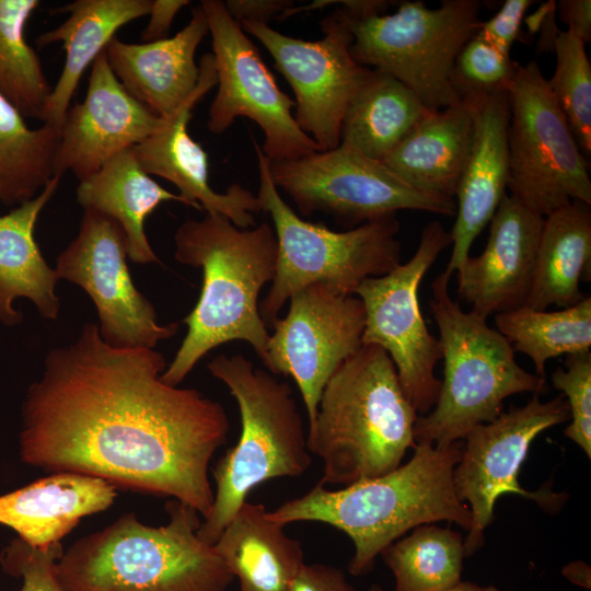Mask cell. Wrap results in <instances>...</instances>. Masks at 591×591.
Wrapping results in <instances>:
<instances>
[{"instance_id":"cell-1","label":"cell","mask_w":591,"mask_h":591,"mask_svg":"<svg viewBox=\"0 0 591 591\" xmlns=\"http://www.w3.org/2000/svg\"><path fill=\"white\" fill-rule=\"evenodd\" d=\"M166 367L154 348L111 346L96 324H84L73 343L49 350L27 390L21 460L172 498L206 519L209 464L227 442L228 414L197 390L165 383Z\"/></svg>"},{"instance_id":"cell-2","label":"cell","mask_w":591,"mask_h":591,"mask_svg":"<svg viewBox=\"0 0 591 591\" xmlns=\"http://www.w3.org/2000/svg\"><path fill=\"white\" fill-rule=\"evenodd\" d=\"M462 448L463 440L445 447L416 443L412 459L384 475L337 490L318 482L268 517L285 526L315 521L344 532L355 546L349 573L367 575L387 546L419 525L447 521L468 531L472 513L452 482Z\"/></svg>"},{"instance_id":"cell-3","label":"cell","mask_w":591,"mask_h":591,"mask_svg":"<svg viewBox=\"0 0 591 591\" xmlns=\"http://www.w3.org/2000/svg\"><path fill=\"white\" fill-rule=\"evenodd\" d=\"M175 259L202 270V287L173 361L161 379L177 386L196 363L216 347L242 340L262 362L269 338L259 313V294L276 273L278 242L274 227L264 222L241 229L227 217L206 213L187 220L175 232Z\"/></svg>"},{"instance_id":"cell-4","label":"cell","mask_w":591,"mask_h":591,"mask_svg":"<svg viewBox=\"0 0 591 591\" xmlns=\"http://www.w3.org/2000/svg\"><path fill=\"white\" fill-rule=\"evenodd\" d=\"M418 413L389 354L362 345L325 384L306 444L323 462L322 485L348 486L384 475L416 445Z\"/></svg>"},{"instance_id":"cell-5","label":"cell","mask_w":591,"mask_h":591,"mask_svg":"<svg viewBox=\"0 0 591 591\" xmlns=\"http://www.w3.org/2000/svg\"><path fill=\"white\" fill-rule=\"evenodd\" d=\"M165 510V525L125 513L73 543L56 566L62 591H227L234 576L198 537L200 514L175 499Z\"/></svg>"},{"instance_id":"cell-6","label":"cell","mask_w":591,"mask_h":591,"mask_svg":"<svg viewBox=\"0 0 591 591\" xmlns=\"http://www.w3.org/2000/svg\"><path fill=\"white\" fill-rule=\"evenodd\" d=\"M208 370L229 389L241 418L236 444L212 470L213 505L197 531L202 542L213 545L254 487L277 477L301 476L312 457L289 383L240 354L215 357Z\"/></svg>"},{"instance_id":"cell-7","label":"cell","mask_w":591,"mask_h":591,"mask_svg":"<svg viewBox=\"0 0 591 591\" xmlns=\"http://www.w3.org/2000/svg\"><path fill=\"white\" fill-rule=\"evenodd\" d=\"M450 279L442 271L431 283L443 380L434 406L418 416L414 428L416 443L436 447L461 441L475 427L497 418L507 397L546 391L545 379L517 362L511 345L487 318L463 311L451 298Z\"/></svg>"},{"instance_id":"cell-8","label":"cell","mask_w":591,"mask_h":591,"mask_svg":"<svg viewBox=\"0 0 591 591\" xmlns=\"http://www.w3.org/2000/svg\"><path fill=\"white\" fill-rule=\"evenodd\" d=\"M262 211L269 213L278 242L271 286L259 302V313L271 326L278 313L299 290L323 282L355 294L362 281L383 276L402 264L399 222L395 217L368 222L347 231H333L303 220L275 186L269 160L254 140Z\"/></svg>"},{"instance_id":"cell-9","label":"cell","mask_w":591,"mask_h":591,"mask_svg":"<svg viewBox=\"0 0 591 591\" xmlns=\"http://www.w3.org/2000/svg\"><path fill=\"white\" fill-rule=\"evenodd\" d=\"M480 7L477 0H443L436 9L403 1L394 13L360 18L344 7L354 37L350 54L360 66L405 84L429 109L445 108L462 100L452 76L460 51L478 30Z\"/></svg>"},{"instance_id":"cell-10","label":"cell","mask_w":591,"mask_h":591,"mask_svg":"<svg viewBox=\"0 0 591 591\" xmlns=\"http://www.w3.org/2000/svg\"><path fill=\"white\" fill-rule=\"evenodd\" d=\"M508 99L509 195L542 217L591 206L589 162L535 60L519 65Z\"/></svg>"},{"instance_id":"cell-11","label":"cell","mask_w":591,"mask_h":591,"mask_svg":"<svg viewBox=\"0 0 591 591\" xmlns=\"http://www.w3.org/2000/svg\"><path fill=\"white\" fill-rule=\"evenodd\" d=\"M273 182L303 216L323 212L349 229L418 210L453 217L455 199L403 181L383 162L339 143L283 161H269Z\"/></svg>"},{"instance_id":"cell-12","label":"cell","mask_w":591,"mask_h":591,"mask_svg":"<svg viewBox=\"0 0 591 591\" xmlns=\"http://www.w3.org/2000/svg\"><path fill=\"white\" fill-rule=\"evenodd\" d=\"M449 245L451 232L431 221L406 263L366 279L355 291L364 309L362 345H376L389 354L404 394L421 415L432 409L439 396L441 380L434 375V367L442 359V349L422 317L418 292L424 276Z\"/></svg>"},{"instance_id":"cell-13","label":"cell","mask_w":591,"mask_h":591,"mask_svg":"<svg viewBox=\"0 0 591 591\" xmlns=\"http://www.w3.org/2000/svg\"><path fill=\"white\" fill-rule=\"evenodd\" d=\"M569 417L563 394L547 402L533 394L525 405L502 412L463 439L452 482L457 498L472 513L471 528L464 537L466 557L484 545L485 530L491 524L496 501L502 495H519L547 512H556L565 505L568 495L555 493L547 484L535 491L525 490L519 483V473L536 437Z\"/></svg>"},{"instance_id":"cell-14","label":"cell","mask_w":591,"mask_h":591,"mask_svg":"<svg viewBox=\"0 0 591 591\" xmlns=\"http://www.w3.org/2000/svg\"><path fill=\"white\" fill-rule=\"evenodd\" d=\"M240 25L263 44L291 86L300 129L321 151L338 147L345 112L372 70L360 66L350 54L354 37L349 12L340 4L324 18V36L317 40L291 37L255 21H242Z\"/></svg>"},{"instance_id":"cell-15","label":"cell","mask_w":591,"mask_h":591,"mask_svg":"<svg viewBox=\"0 0 591 591\" xmlns=\"http://www.w3.org/2000/svg\"><path fill=\"white\" fill-rule=\"evenodd\" d=\"M212 38L217 94L207 127L220 135L237 117L255 121L265 140L260 148L269 161L298 159L321 151L302 131L291 111L294 102L276 83L257 47L220 0L200 3Z\"/></svg>"},{"instance_id":"cell-16","label":"cell","mask_w":591,"mask_h":591,"mask_svg":"<svg viewBox=\"0 0 591 591\" xmlns=\"http://www.w3.org/2000/svg\"><path fill=\"white\" fill-rule=\"evenodd\" d=\"M288 302L286 316L271 325L263 364L274 375L294 380L310 427L325 384L362 346L364 309L357 296L323 282L299 290Z\"/></svg>"},{"instance_id":"cell-17","label":"cell","mask_w":591,"mask_h":591,"mask_svg":"<svg viewBox=\"0 0 591 591\" xmlns=\"http://www.w3.org/2000/svg\"><path fill=\"white\" fill-rule=\"evenodd\" d=\"M127 240L111 217L83 209L78 235L57 258L58 279L81 287L94 302L105 343L154 348L173 337L178 323L162 325L153 304L136 288L126 263Z\"/></svg>"},{"instance_id":"cell-18","label":"cell","mask_w":591,"mask_h":591,"mask_svg":"<svg viewBox=\"0 0 591 591\" xmlns=\"http://www.w3.org/2000/svg\"><path fill=\"white\" fill-rule=\"evenodd\" d=\"M164 118L132 97L118 81L105 49L92 63L86 95L68 109L60 126L54 173L79 181L160 129Z\"/></svg>"},{"instance_id":"cell-19","label":"cell","mask_w":591,"mask_h":591,"mask_svg":"<svg viewBox=\"0 0 591 591\" xmlns=\"http://www.w3.org/2000/svg\"><path fill=\"white\" fill-rule=\"evenodd\" d=\"M215 85V58L208 53L200 58L198 84L188 100L131 151L143 172L175 185L189 207L222 215L237 228L247 229L255 225L254 215L262 211L257 195L237 183L225 193L213 190L209 185L208 154L187 130L193 108Z\"/></svg>"},{"instance_id":"cell-20","label":"cell","mask_w":591,"mask_h":591,"mask_svg":"<svg viewBox=\"0 0 591 591\" xmlns=\"http://www.w3.org/2000/svg\"><path fill=\"white\" fill-rule=\"evenodd\" d=\"M486 246L457 269V294L488 318L525 304L544 217L506 194L490 219Z\"/></svg>"},{"instance_id":"cell-21","label":"cell","mask_w":591,"mask_h":591,"mask_svg":"<svg viewBox=\"0 0 591 591\" xmlns=\"http://www.w3.org/2000/svg\"><path fill=\"white\" fill-rule=\"evenodd\" d=\"M464 97L472 101L475 128L455 194V223L450 231L452 253L444 270L449 277L470 256L472 244L507 194L509 181L508 92Z\"/></svg>"},{"instance_id":"cell-22","label":"cell","mask_w":591,"mask_h":591,"mask_svg":"<svg viewBox=\"0 0 591 591\" xmlns=\"http://www.w3.org/2000/svg\"><path fill=\"white\" fill-rule=\"evenodd\" d=\"M209 33L201 5L188 24L171 38L130 44L114 37L105 53L125 90L161 118L173 114L195 91L199 66L195 53Z\"/></svg>"},{"instance_id":"cell-23","label":"cell","mask_w":591,"mask_h":591,"mask_svg":"<svg viewBox=\"0 0 591 591\" xmlns=\"http://www.w3.org/2000/svg\"><path fill=\"white\" fill-rule=\"evenodd\" d=\"M116 487L90 475L59 472L0 496V524L34 548L45 549L86 515L108 509Z\"/></svg>"},{"instance_id":"cell-24","label":"cell","mask_w":591,"mask_h":591,"mask_svg":"<svg viewBox=\"0 0 591 591\" xmlns=\"http://www.w3.org/2000/svg\"><path fill=\"white\" fill-rule=\"evenodd\" d=\"M474 128L472 101L463 97L431 111L382 162L412 186L455 199Z\"/></svg>"},{"instance_id":"cell-25","label":"cell","mask_w":591,"mask_h":591,"mask_svg":"<svg viewBox=\"0 0 591 591\" xmlns=\"http://www.w3.org/2000/svg\"><path fill=\"white\" fill-rule=\"evenodd\" d=\"M150 8L151 0H76L55 10L68 18L35 40L39 47L60 42L66 53L61 73L44 108L43 124L60 128L85 69L120 27L149 15Z\"/></svg>"},{"instance_id":"cell-26","label":"cell","mask_w":591,"mask_h":591,"mask_svg":"<svg viewBox=\"0 0 591 591\" xmlns=\"http://www.w3.org/2000/svg\"><path fill=\"white\" fill-rule=\"evenodd\" d=\"M60 178L54 176L34 198L0 216V322L4 325L23 321V314L13 308L16 298L31 300L47 320L58 317L60 300L55 289L59 279L42 255L34 228Z\"/></svg>"},{"instance_id":"cell-27","label":"cell","mask_w":591,"mask_h":591,"mask_svg":"<svg viewBox=\"0 0 591 591\" xmlns=\"http://www.w3.org/2000/svg\"><path fill=\"white\" fill-rule=\"evenodd\" d=\"M271 520L262 503L245 501L224 528L213 547L241 591H291L304 565L300 541Z\"/></svg>"},{"instance_id":"cell-28","label":"cell","mask_w":591,"mask_h":591,"mask_svg":"<svg viewBox=\"0 0 591 591\" xmlns=\"http://www.w3.org/2000/svg\"><path fill=\"white\" fill-rule=\"evenodd\" d=\"M590 207L572 200L544 217L525 306L565 309L586 298L580 282L591 279Z\"/></svg>"},{"instance_id":"cell-29","label":"cell","mask_w":591,"mask_h":591,"mask_svg":"<svg viewBox=\"0 0 591 591\" xmlns=\"http://www.w3.org/2000/svg\"><path fill=\"white\" fill-rule=\"evenodd\" d=\"M77 200L83 209H94L113 218L124 230L127 255L138 264L160 263L144 231L146 219L164 201H179V195L163 188L137 163L127 149L97 172L80 181Z\"/></svg>"},{"instance_id":"cell-30","label":"cell","mask_w":591,"mask_h":591,"mask_svg":"<svg viewBox=\"0 0 591 591\" xmlns=\"http://www.w3.org/2000/svg\"><path fill=\"white\" fill-rule=\"evenodd\" d=\"M430 112L405 84L371 70L345 112L340 143L382 162Z\"/></svg>"},{"instance_id":"cell-31","label":"cell","mask_w":591,"mask_h":591,"mask_svg":"<svg viewBox=\"0 0 591 591\" xmlns=\"http://www.w3.org/2000/svg\"><path fill=\"white\" fill-rule=\"evenodd\" d=\"M60 128H31L25 117L0 94V201L19 206L40 193L55 176Z\"/></svg>"},{"instance_id":"cell-32","label":"cell","mask_w":591,"mask_h":591,"mask_svg":"<svg viewBox=\"0 0 591 591\" xmlns=\"http://www.w3.org/2000/svg\"><path fill=\"white\" fill-rule=\"evenodd\" d=\"M494 316L496 329L514 352L531 359L535 374L543 379L549 359L590 351V296L557 311H537L522 305Z\"/></svg>"},{"instance_id":"cell-33","label":"cell","mask_w":591,"mask_h":591,"mask_svg":"<svg viewBox=\"0 0 591 591\" xmlns=\"http://www.w3.org/2000/svg\"><path fill=\"white\" fill-rule=\"evenodd\" d=\"M392 571L394 591H450L462 581L466 558L457 531L422 524L380 555Z\"/></svg>"},{"instance_id":"cell-34","label":"cell","mask_w":591,"mask_h":591,"mask_svg":"<svg viewBox=\"0 0 591 591\" xmlns=\"http://www.w3.org/2000/svg\"><path fill=\"white\" fill-rule=\"evenodd\" d=\"M38 0H0V94L25 118L42 121L51 86L25 27Z\"/></svg>"},{"instance_id":"cell-35","label":"cell","mask_w":591,"mask_h":591,"mask_svg":"<svg viewBox=\"0 0 591 591\" xmlns=\"http://www.w3.org/2000/svg\"><path fill=\"white\" fill-rule=\"evenodd\" d=\"M586 45L572 32L557 28L553 38L556 67L547 84L581 152L590 159L591 65Z\"/></svg>"},{"instance_id":"cell-36","label":"cell","mask_w":591,"mask_h":591,"mask_svg":"<svg viewBox=\"0 0 591 591\" xmlns=\"http://www.w3.org/2000/svg\"><path fill=\"white\" fill-rule=\"evenodd\" d=\"M519 63L476 34L460 51L452 76L454 90L462 99L508 92Z\"/></svg>"},{"instance_id":"cell-37","label":"cell","mask_w":591,"mask_h":591,"mask_svg":"<svg viewBox=\"0 0 591 591\" xmlns=\"http://www.w3.org/2000/svg\"><path fill=\"white\" fill-rule=\"evenodd\" d=\"M553 386L560 391L569 406L571 419L565 436L591 457V352L568 355L564 367L552 374Z\"/></svg>"},{"instance_id":"cell-38","label":"cell","mask_w":591,"mask_h":591,"mask_svg":"<svg viewBox=\"0 0 591 591\" xmlns=\"http://www.w3.org/2000/svg\"><path fill=\"white\" fill-rule=\"evenodd\" d=\"M62 555L60 542L39 549L16 537L2 549L0 564L7 573L22 578L20 591H62L56 571Z\"/></svg>"},{"instance_id":"cell-39","label":"cell","mask_w":591,"mask_h":591,"mask_svg":"<svg viewBox=\"0 0 591 591\" xmlns=\"http://www.w3.org/2000/svg\"><path fill=\"white\" fill-rule=\"evenodd\" d=\"M532 0H506L489 20L479 23L476 35L503 54L510 55Z\"/></svg>"},{"instance_id":"cell-40","label":"cell","mask_w":591,"mask_h":591,"mask_svg":"<svg viewBox=\"0 0 591 591\" xmlns=\"http://www.w3.org/2000/svg\"><path fill=\"white\" fill-rule=\"evenodd\" d=\"M291 591H357L345 572L325 564H305L296 577Z\"/></svg>"},{"instance_id":"cell-41","label":"cell","mask_w":591,"mask_h":591,"mask_svg":"<svg viewBox=\"0 0 591 591\" xmlns=\"http://www.w3.org/2000/svg\"><path fill=\"white\" fill-rule=\"evenodd\" d=\"M224 5L230 15L237 21H255L268 24L271 19L280 15L294 5L288 0H227Z\"/></svg>"},{"instance_id":"cell-42","label":"cell","mask_w":591,"mask_h":591,"mask_svg":"<svg viewBox=\"0 0 591 591\" xmlns=\"http://www.w3.org/2000/svg\"><path fill=\"white\" fill-rule=\"evenodd\" d=\"M188 4L187 0H151L150 19L141 34V39L150 43L166 38L175 15Z\"/></svg>"},{"instance_id":"cell-43","label":"cell","mask_w":591,"mask_h":591,"mask_svg":"<svg viewBox=\"0 0 591 591\" xmlns=\"http://www.w3.org/2000/svg\"><path fill=\"white\" fill-rule=\"evenodd\" d=\"M555 8L568 31L579 36L586 44L591 40L590 0H560Z\"/></svg>"},{"instance_id":"cell-44","label":"cell","mask_w":591,"mask_h":591,"mask_svg":"<svg viewBox=\"0 0 591 591\" xmlns=\"http://www.w3.org/2000/svg\"><path fill=\"white\" fill-rule=\"evenodd\" d=\"M563 575L573 584L590 589L591 570L586 563L577 560L568 564L564 567Z\"/></svg>"},{"instance_id":"cell-45","label":"cell","mask_w":591,"mask_h":591,"mask_svg":"<svg viewBox=\"0 0 591 591\" xmlns=\"http://www.w3.org/2000/svg\"><path fill=\"white\" fill-rule=\"evenodd\" d=\"M450 591H501L495 586H482L471 581L462 580Z\"/></svg>"},{"instance_id":"cell-46","label":"cell","mask_w":591,"mask_h":591,"mask_svg":"<svg viewBox=\"0 0 591 591\" xmlns=\"http://www.w3.org/2000/svg\"><path fill=\"white\" fill-rule=\"evenodd\" d=\"M369 591H384V589L379 584H372Z\"/></svg>"}]
</instances>
